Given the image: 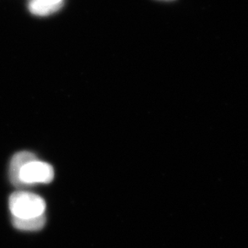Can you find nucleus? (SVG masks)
Wrapping results in <instances>:
<instances>
[{
	"instance_id": "4",
	"label": "nucleus",
	"mask_w": 248,
	"mask_h": 248,
	"mask_svg": "<svg viewBox=\"0 0 248 248\" xmlns=\"http://www.w3.org/2000/svg\"><path fill=\"white\" fill-rule=\"evenodd\" d=\"M63 0H31L29 9L32 14L46 16L61 8Z\"/></svg>"
},
{
	"instance_id": "6",
	"label": "nucleus",
	"mask_w": 248,
	"mask_h": 248,
	"mask_svg": "<svg viewBox=\"0 0 248 248\" xmlns=\"http://www.w3.org/2000/svg\"><path fill=\"white\" fill-rule=\"evenodd\" d=\"M161 1H172V0H161Z\"/></svg>"
},
{
	"instance_id": "1",
	"label": "nucleus",
	"mask_w": 248,
	"mask_h": 248,
	"mask_svg": "<svg viewBox=\"0 0 248 248\" xmlns=\"http://www.w3.org/2000/svg\"><path fill=\"white\" fill-rule=\"evenodd\" d=\"M9 208L13 217L29 218L45 214V199L28 191H16L10 196Z\"/></svg>"
},
{
	"instance_id": "5",
	"label": "nucleus",
	"mask_w": 248,
	"mask_h": 248,
	"mask_svg": "<svg viewBox=\"0 0 248 248\" xmlns=\"http://www.w3.org/2000/svg\"><path fill=\"white\" fill-rule=\"evenodd\" d=\"M46 223L45 214L42 216L29 218H19L13 217L12 224L16 229L28 232H36L42 229Z\"/></svg>"
},
{
	"instance_id": "2",
	"label": "nucleus",
	"mask_w": 248,
	"mask_h": 248,
	"mask_svg": "<svg viewBox=\"0 0 248 248\" xmlns=\"http://www.w3.org/2000/svg\"><path fill=\"white\" fill-rule=\"evenodd\" d=\"M54 178V169L47 162L38 160L29 162L22 168L19 173L21 185H33L36 183L47 184Z\"/></svg>"
},
{
	"instance_id": "3",
	"label": "nucleus",
	"mask_w": 248,
	"mask_h": 248,
	"mask_svg": "<svg viewBox=\"0 0 248 248\" xmlns=\"http://www.w3.org/2000/svg\"><path fill=\"white\" fill-rule=\"evenodd\" d=\"M35 160H37L36 156L32 153L28 152V151L17 153L12 157L10 163L9 175L11 182L15 186H18L21 185L19 181V173L22 168L29 162H33Z\"/></svg>"
}]
</instances>
